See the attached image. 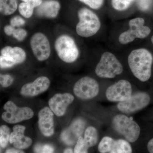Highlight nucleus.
<instances>
[{
  "label": "nucleus",
  "instance_id": "obj_1",
  "mask_svg": "<svg viewBox=\"0 0 153 153\" xmlns=\"http://www.w3.org/2000/svg\"><path fill=\"white\" fill-rule=\"evenodd\" d=\"M128 62L134 76L142 82L148 81L152 75L153 56L144 48L134 49L128 55Z\"/></svg>",
  "mask_w": 153,
  "mask_h": 153
},
{
  "label": "nucleus",
  "instance_id": "obj_2",
  "mask_svg": "<svg viewBox=\"0 0 153 153\" xmlns=\"http://www.w3.org/2000/svg\"><path fill=\"white\" fill-rule=\"evenodd\" d=\"M79 22L76 26V33L81 37L88 38L95 35L101 27L98 16L92 11L82 8L78 12Z\"/></svg>",
  "mask_w": 153,
  "mask_h": 153
},
{
  "label": "nucleus",
  "instance_id": "obj_3",
  "mask_svg": "<svg viewBox=\"0 0 153 153\" xmlns=\"http://www.w3.org/2000/svg\"><path fill=\"white\" fill-rule=\"evenodd\" d=\"M123 66L117 58L111 52L102 54L95 68V73L101 78H113L123 71Z\"/></svg>",
  "mask_w": 153,
  "mask_h": 153
},
{
  "label": "nucleus",
  "instance_id": "obj_4",
  "mask_svg": "<svg viewBox=\"0 0 153 153\" xmlns=\"http://www.w3.org/2000/svg\"><path fill=\"white\" fill-rule=\"evenodd\" d=\"M112 124L114 130L123 136L128 141L134 143L138 139L140 133L139 126L125 115H116L113 119Z\"/></svg>",
  "mask_w": 153,
  "mask_h": 153
},
{
  "label": "nucleus",
  "instance_id": "obj_5",
  "mask_svg": "<svg viewBox=\"0 0 153 153\" xmlns=\"http://www.w3.org/2000/svg\"><path fill=\"white\" fill-rule=\"evenodd\" d=\"M55 47L58 57L65 63H73L79 56V50L75 41L68 35L58 37L55 41Z\"/></svg>",
  "mask_w": 153,
  "mask_h": 153
},
{
  "label": "nucleus",
  "instance_id": "obj_6",
  "mask_svg": "<svg viewBox=\"0 0 153 153\" xmlns=\"http://www.w3.org/2000/svg\"><path fill=\"white\" fill-rule=\"evenodd\" d=\"M145 20L138 17L130 20L128 25L129 29L122 33L118 38L120 44H126L133 41L136 38L143 39L150 34V28L145 26Z\"/></svg>",
  "mask_w": 153,
  "mask_h": 153
},
{
  "label": "nucleus",
  "instance_id": "obj_7",
  "mask_svg": "<svg viewBox=\"0 0 153 153\" xmlns=\"http://www.w3.org/2000/svg\"><path fill=\"white\" fill-rule=\"evenodd\" d=\"M5 110L2 114V119L10 124H16L30 119L34 116V112L28 107L17 106L13 102L8 101L4 104Z\"/></svg>",
  "mask_w": 153,
  "mask_h": 153
},
{
  "label": "nucleus",
  "instance_id": "obj_8",
  "mask_svg": "<svg viewBox=\"0 0 153 153\" xmlns=\"http://www.w3.org/2000/svg\"><path fill=\"white\" fill-rule=\"evenodd\" d=\"M150 97L146 92H140L132 95L125 101L119 102V110L126 114L133 113L145 108L149 104Z\"/></svg>",
  "mask_w": 153,
  "mask_h": 153
},
{
  "label": "nucleus",
  "instance_id": "obj_9",
  "mask_svg": "<svg viewBox=\"0 0 153 153\" xmlns=\"http://www.w3.org/2000/svg\"><path fill=\"white\" fill-rule=\"evenodd\" d=\"M73 91L78 98L82 100L91 99L98 95L99 86L95 79L89 76H84L75 83Z\"/></svg>",
  "mask_w": 153,
  "mask_h": 153
},
{
  "label": "nucleus",
  "instance_id": "obj_10",
  "mask_svg": "<svg viewBox=\"0 0 153 153\" xmlns=\"http://www.w3.org/2000/svg\"><path fill=\"white\" fill-rule=\"evenodd\" d=\"M1 53L0 66L2 68H10L26 60V52L19 47L7 46L1 49Z\"/></svg>",
  "mask_w": 153,
  "mask_h": 153
},
{
  "label": "nucleus",
  "instance_id": "obj_11",
  "mask_svg": "<svg viewBox=\"0 0 153 153\" xmlns=\"http://www.w3.org/2000/svg\"><path fill=\"white\" fill-rule=\"evenodd\" d=\"M132 91L130 82L125 79H121L107 89L105 96L110 101L120 102L130 98Z\"/></svg>",
  "mask_w": 153,
  "mask_h": 153
},
{
  "label": "nucleus",
  "instance_id": "obj_12",
  "mask_svg": "<svg viewBox=\"0 0 153 153\" xmlns=\"http://www.w3.org/2000/svg\"><path fill=\"white\" fill-rule=\"evenodd\" d=\"M30 46L33 54L39 61L47 60L51 54L50 43L48 38L43 33H36L30 39Z\"/></svg>",
  "mask_w": 153,
  "mask_h": 153
},
{
  "label": "nucleus",
  "instance_id": "obj_13",
  "mask_svg": "<svg viewBox=\"0 0 153 153\" xmlns=\"http://www.w3.org/2000/svg\"><path fill=\"white\" fill-rule=\"evenodd\" d=\"M74 97L70 93H57L49 100L51 110L57 117H62L66 112L67 108L74 100Z\"/></svg>",
  "mask_w": 153,
  "mask_h": 153
},
{
  "label": "nucleus",
  "instance_id": "obj_14",
  "mask_svg": "<svg viewBox=\"0 0 153 153\" xmlns=\"http://www.w3.org/2000/svg\"><path fill=\"white\" fill-rule=\"evenodd\" d=\"M50 81L48 77L41 76L33 82L27 83L22 86L20 93L26 97H33L46 91L50 86Z\"/></svg>",
  "mask_w": 153,
  "mask_h": 153
},
{
  "label": "nucleus",
  "instance_id": "obj_15",
  "mask_svg": "<svg viewBox=\"0 0 153 153\" xmlns=\"http://www.w3.org/2000/svg\"><path fill=\"white\" fill-rule=\"evenodd\" d=\"M54 114L48 107H45L38 113V127L45 137H51L54 133Z\"/></svg>",
  "mask_w": 153,
  "mask_h": 153
},
{
  "label": "nucleus",
  "instance_id": "obj_16",
  "mask_svg": "<svg viewBox=\"0 0 153 153\" xmlns=\"http://www.w3.org/2000/svg\"><path fill=\"white\" fill-rule=\"evenodd\" d=\"M26 127L20 125H15L10 136V143L13 144L14 147L18 149H27L32 145L33 140L29 137L25 135Z\"/></svg>",
  "mask_w": 153,
  "mask_h": 153
},
{
  "label": "nucleus",
  "instance_id": "obj_17",
  "mask_svg": "<svg viewBox=\"0 0 153 153\" xmlns=\"http://www.w3.org/2000/svg\"><path fill=\"white\" fill-rule=\"evenodd\" d=\"M85 121L81 119L74 120L70 127L65 131L62 134V139L68 145H72L82 134L84 128Z\"/></svg>",
  "mask_w": 153,
  "mask_h": 153
},
{
  "label": "nucleus",
  "instance_id": "obj_18",
  "mask_svg": "<svg viewBox=\"0 0 153 153\" xmlns=\"http://www.w3.org/2000/svg\"><path fill=\"white\" fill-rule=\"evenodd\" d=\"M60 8V3L54 0L45 1L37 7L36 13L37 16L47 18H55Z\"/></svg>",
  "mask_w": 153,
  "mask_h": 153
},
{
  "label": "nucleus",
  "instance_id": "obj_19",
  "mask_svg": "<svg viewBox=\"0 0 153 153\" xmlns=\"http://www.w3.org/2000/svg\"><path fill=\"white\" fill-rule=\"evenodd\" d=\"M131 146L127 141L122 139L114 140L110 153H131Z\"/></svg>",
  "mask_w": 153,
  "mask_h": 153
},
{
  "label": "nucleus",
  "instance_id": "obj_20",
  "mask_svg": "<svg viewBox=\"0 0 153 153\" xmlns=\"http://www.w3.org/2000/svg\"><path fill=\"white\" fill-rule=\"evenodd\" d=\"M18 8L17 0H0V11L5 16L14 13Z\"/></svg>",
  "mask_w": 153,
  "mask_h": 153
},
{
  "label": "nucleus",
  "instance_id": "obj_21",
  "mask_svg": "<svg viewBox=\"0 0 153 153\" xmlns=\"http://www.w3.org/2000/svg\"><path fill=\"white\" fill-rule=\"evenodd\" d=\"M84 139L89 148L96 145L98 141V133L96 129L93 126L88 127L84 133Z\"/></svg>",
  "mask_w": 153,
  "mask_h": 153
},
{
  "label": "nucleus",
  "instance_id": "obj_22",
  "mask_svg": "<svg viewBox=\"0 0 153 153\" xmlns=\"http://www.w3.org/2000/svg\"><path fill=\"white\" fill-rule=\"evenodd\" d=\"M114 139L109 137H104L99 144L98 150L101 153H110Z\"/></svg>",
  "mask_w": 153,
  "mask_h": 153
},
{
  "label": "nucleus",
  "instance_id": "obj_23",
  "mask_svg": "<svg viewBox=\"0 0 153 153\" xmlns=\"http://www.w3.org/2000/svg\"><path fill=\"white\" fill-rule=\"evenodd\" d=\"M10 130L7 126L2 125L0 127V146L1 148H5L10 142Z\"/></svg>",
  "mask_w": 153,
  "mask_h": 153
},
{
  "label": "nucleus",
  "instance_id": "obj_24",
  "mask_svg": "<svg viewBox=\"0 0 153 153\" xmlns=\"http://www.w3.org/2000/svg\"><path fill=\"white\" fill-rule=\"evenodd\" d=\"M135 0H111V4L114 9L123 11L129 7Z\"/></svg>",
  "mask_w": 153,
  "mask_h": 153
},
{
  "label": "nucleus",
  "instance_id": "obj_25",
  "mask_svg": "<svg viewBox=\"0 0 153 153\" xmlns=\"http://www.w3.org/2000/svg\"><path fill=\"white\" fill-rule=\"evenodd\" d=\"M34 8L30 5L28 3L25 2L21 3L19 4V13L23 16L25 18H30L32 16L33 13Z\"/></svg>",
  "mask_w": 153,
  "mask_h": 153
},
{
  "label": "nucleus",
  "instance_id": "obj_26",
  "mask_svg": "<svg viewBox=\"0 0 153 153\" xmlns=\"http://www.w3.org/2000/svg\"><path fill=\"white\" fill-rule=\"evenodd\" d=\"M89 147L85 143L84 138L79 137L77 140V142L74 150V152L75 153H88Z\"/></svg>",
  "mask_w": 153,
  "mask_h": 153
},
{
  "label": "nucleus",
  "instance_id": "obj_27",
  "mask_svg": "<svg viewBox=\"0 0 153 153\" xmlns=\"http://www.w3.org/2000/svg\"><path fill=\"white\" fill-rule=\"evenodd\" d=\"M84 3L91 8L97 10L101 8L103 5L104 0H79Z\"/></svg>",
  "mask_w": 153,
  "mask_h": 153
},
{
  "label": "nucleus",
  "instance_id": "obj_28",
  "mask_svg": "<svg viewBox=\"0 0 153 153\" xmlns=\"http://www.w3.org/2000/svg\"><path fill=\"white\" fill-rule=\"evenodd\" d=\"M35 151L37 153H51L54 152V149L49 144H37L35 147Z\"/></svg>",
  "mask_w": 153,
  "mask_h": 153
},
{
  "label": "nucleus",
  "instance_id": "obj_29",
  "mask_svg": "<svg viewBox=\"0 0 153 153\" xmlns=\"http://www.w3.org/2000/svg\"><path fill=\"white\" fill-rule=\"evenodd\" d=\"M152 0H137V5L142 11L149 10L152 5Z\"/></svg>",
  "mask_w": 153,
  "mask_h": 153
},
{
  "label": "nucleus",
  "instance_id": "obj_30",
  "mask_svg": "<svg viewBox=\"0 0 153 153\" xmlns=\"http://www.w3.org/2000/svg\"><path fill=\"white\" fill-rule=\"evenodd\" d=\"M14 81V79L9 74H2L0 75V83L3 87H9L12 85Z\"/></svg>",
  "mask_w": 153,
  "mask_h": 153
},
{
  "label": "nucleus",
  "instance_id": "obj_31",
  "mask_svg": "<svg viewBox=\"0 0 153 153\" xmlns=\"http://www.w3.org/2000/svg\"><path fill=\"white\" fill-rule=\"evenodd\" d=\"M13 36L18 41H23L26 38L27 36V32L24 29L21 28L15 29Z\"/></svg>",
  "mask_w": 153,
  "mask_h": 153
},
{
  "label": "nucleus",
  "instance_id": "obj_32",
  "mask_svg": "<svg viewBox=\"0 0 153 153\" xmlns=\"http://www.w3.org/2000/svg\"><path fill=\"white\" fill-rule=\"evenodd\" d=\"M25 23V20L19 16H16L13 17L10 21L11 25L14 27L23 26Z\"/></svg>",
  "mask_w": 153,
  "mask_h": 153
},
{
  "label": "nucleus",
  "instance_id": "obj_33",
  "mask_svg": "<svg viewBox=\"0 0 153 153\" xmlns=\"http://www.w3.org/2000/svg\"><path fill=\"white\" fill-rule=\"evenodd\" d=\"M23 2L28 3L35 8L37 7L43 2V0H22Z\"/></svg>",
  "mask_w": 153,
  "mask_h": 153
},
{
  "label": "nucleus",
  "instance_id": "obj_34",
  "mask_svg": "<svg viewBox=\"0 0 153 153\" xmlns=\"http://www.w3.org/2000/svg\"><path fill=\"white\" fill-rule=\"evenodd\" d=\"M15 30V27L12 25H7L4 28V32L7 36H11L13 35Z\"/></svg>",
  "mask_w": 153,
  "mask_h": 153
},
{
  "label": "nucleus",
  "instance_id": "obj_35",
  "mask_svg": "<svg viewBox=\"0 0 153 153\" xmlns=\"http://www.w3.org/2000/svg\"><path fill=\"white\" fill-rule=\"evenodd\" d=\"M6 153H25L22 150L18 149H10L7 150Z\"/></svg>",
  "mask_w": 153,
  "mask_h": 153
},
{
  "label": "nucleus",
  "instance_id": "obj_36",
  "mask_svg": "<svg viewBox=\"0 0 153 153\" xmlns=\"http://www.w3.org/2000/svg\"><path fill=\"white\" fill-rule=\"evenodd\" d=\"M147 149L150 153H153V138L148 143Z\"/></svg>",
  "mask_w": 153,
  "mask_h": 153
},
{
  "label": "nucleus",
  "instance_id": "obj_37",
  "mask_svg": "<svg viewBox=\"0 0 153 153\" xmlns=\"http://www.w3.org/2000/svg\"><path fill=\"white\" fill-rule=\"evenodd\" d=\"M73 152H74L72 150V149H70V148H68V149H66L64 151V152H63L65 153H73Z\"/></svg>",
  "mask_w": 153,
  "mask_h": 153
},
{
  "label": "nucleus",
  "instance_id": "obj_38",
  "mask_svg": "<svg viewBox=\"0 0 153 153\" xmlns=\"http://www.w3.org/2000/svg\"><path fill=\"white\" fill-rule=\"evenodd\" d=\"M151 41H152V43L153 44V36H152V38H151Z\"/></svg>",
  "mask_w": 153,
  "mask_h": 153
}]
</instances>
